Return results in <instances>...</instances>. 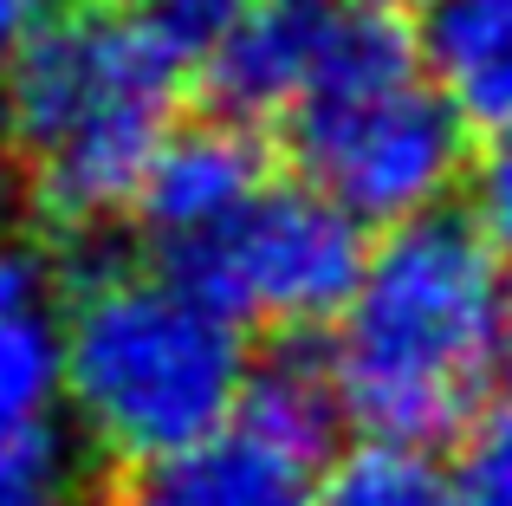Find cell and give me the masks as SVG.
Segmentation results:
<instances>
[{"label":"cell","mask_w":512,"mask_h":506,"mask_svg":"<svg viewBox=\"0 0 512 506\" xmlns=\"http://www.w3.org/2000/svg\"><path fill=\"white\" fill-rule=\"evenodd\" d=\"M454 487H461V506H512V403L467 435Z\"/></svg>","instance_id":"13"},{"label":"cell","mask_w":512,"mask_h":506,"mask_svg":"<svg viewBox=\"0 0 512 506\" xmlns=\"http://www.w3.org/2000/svg\"><path fill=\"white\" fill-rule=\"evenodd\" d=\"M318 506H461V487L422 442L363 435L325 468Z\"/></svg>","instance_id":"11"},{"label":"cell","mask_w":512,"mask_h":506,"mask_svg":"<svg viewBox=\"0 0 512 506\" xmlns=\"http://www.w3.org/2000/svg\"><path fill=\"white\" fill-rule=\"evenodd\" d=\"M312 7H376V0H312Z\"/></svg>","instance_id":"19"},{"label":"cell","mask_w":512,"mask_h":506,"mask_svg":"<svg viewBox=\"0 0 512 506\" xmlns=\"http://www.w3.org/2000/svg\"><path fill=\"white\" fill-rule=\"evenodd\" d=\"M182 72L130 7H65L26 26L0 91L33 202L65 228L137 215Z\"/></svg>","instance_id":"2"},{"label":"cell","mask_w":512,"mask_h":506,"mask_svg":"<svg viewBox=\"0 0 512 506\" xmlns=\"http://www.w3.org/2000/svg\"><path fill=\"white\" fill-rule=\"evenodd\" d=\"M415 52L467 124H512V0H422Z\"/></svg>","instance_id":"10"},{"label":"cell","mask_w":512,"mask_h":506,"mask_svg":"<svg viewBox=\"0 0 512 506\" xmlns=\"http://www.w3.org/2000/svg\"><path fill=\"white\" fill-rule=\"evenodd\" d=\"M318 448L273 435L266 422L234 416L221 435L182 455L143 461L124 481V506H318Z\"/></svg>","instance_id":"6"},{"label":"cell","mask_w":512,"mask_h":506,"mask_svg":"<svg viewBox=\"0 0 512 506\" xmlns=\"http://www.w3.org/2000/svg\"><path fill=\"white\" fill-rule=\"evenodd\" d=\"M493 383H500L506 403H512V305H506V325H500V357H493Z\"/></svg>","instance_id":"17"},{"label":"cell","mask_w":512,"mask_h":506,"mask_svg":"<svg viewBox=\"0 0 512 506\" xmlns=\"http://www.w3.org/2000/svg\"><path fill=\"white\" fill-rule=\"evenodd\" d=\"M331 33H338V7H312V0H273L253 7L234 26L221 52L208 59V85L227 117H286L325 72Z\"/></svg>","instance_id":"8"},{"label":"cell","mask_w":512,"mask_h":506,"mask_svg":"<svg viewBox=\"0 0 512 506\" xmlns=\"http://www.w3.org/2000/svg\"><path fill=\"white\" fill-rule=\"evenodd\" d=\"M0 247H13V241H7V202H0Z\"/></svg>","instance_id":"20"},{"label":"cell","mask_w":512,"mask_h":506,"mask_svg":"<svg viewBox=\"0 0 512 506\" xmlns=\"http://www.w3.org/2000/svg\"><path fill=\"white\" fill-rule=\"evenodd\" d=\"M26 26H33V0H0V46H20Z\"/></svg>","instance_id":"16"},{"label":"cell","mask_w":512,"mask_h":506,"mask_svg":"<svg viewBox=\"0 0 512 506\" xmlns=\"http://www.w3.org/2000/svg\"><path fill=\"white\" fill-rule=\"evenodd\" d=\"M363 260V221H350L312 182H266L234 221L169 253L175 273L227 318L279 331L338 318L363 279Z\"/></svg>","instance_id":"5"},{"label":"cell","mask_w":512,"mask_h":506,"mask_svg":"<svg viewBox=\"0 0 512 506\" xmlns=\"http://www.w3.org/2000/svg\"><path fill=\"white\" fill-rule=\"evenodd\" d=\"M260 189H266L260 137H253L247 117L221 111V117H201V124H175L163 137L150 176H143L137 215L169 253H182L188 241L234 221Z\"/></svg>","instance_id":"7"},{"label":"cell","mask_w":512,"mask_h":506,"mask_svg":"<svg viewBox=\"0 0 512 506\" xmlns=\"http://www.w3.org/2000/svg\"><path fill=\"white\" fill-rule=\"evenodd\" d=\"M13 143V124H7V91H0V150Z\"/></svg>","instance_id":"18"},{"label":"cell","mask_w":512,"mask_h":506,"mask_svg":"<svg viewBox=\"0 0 512 506\" xmlns=\"http://www.w3.org/2000/svg\"><path fill=\"white\" fill-rule=\"evenodd\" d=\"M59 494V448L52 429L0 442V506H52Z\"/></svg>","instance_id":"14"},{"label":"cell","mask_w":512,"mask_h":506,"mask_svg":"<svg viewBox=\"0 0 512 506\" xmlns=\"http://www.w3.org/2000/svg\"><path fill=\"white\" fill-rule=\"evenodd\" d=\"M65 396V318L52 312L46 266L0 247V442L39 435Z\"/></svg>","instance_id":"9"},{"label":"cell","mask_w":512,"mask_h":506,"mask_svg":"<svg viewBox=\"0 0 512 506\" xmlns=\"http://www.w3.org/2000/svg\"><path fill=\"white\" fill-rule=\"evenodd\" d=\"M182 65H208L253 13V0H124Z\"/></svg>","instance_id":"12"},{"label":"cell","mask_w":512,"mask_h":506,"mask_svg":"<svg viewBox=\"0 0 512 506\" xmlns=\"http://www.w3.org/2000/svg\"><path fill=\"white\" fill-rule=\"evenodd\" d=\"M253 383L247 331L175 266H104L65 312V403L111 461H163L221 435Z\"/></svg>","instance_id":"3"},{"label":"cell","mask_w":512,"mask_h":506,"mask_svg":"<svg viewBox=\"0 0 512 506\" xmlns=\"http://www.w3.org/2000/svg\"><path fill=\"white\" fill-rule=\"evenodd\" d=\"M474 221H480V234L512 260V124L493 130V143L474 163Z\"/></svg>","instance_id":"15"},{"label":"cell","mask_w":512,"mask_h":506,"mask_svg":"<svg viewBox=\"0 0 512 506\" xmlns=\"http://www.w3.org/2000/svg\"><path fill=\"white\" fill-rule=\"evenodd\" d=\"M305 182L363 228L441 215L467 176V117L383 7H338L325 72L286 111Z\"/></svg>","instance_id":"4"},{"label":"cell","mask_w":512,"mask_h":506,"mask_svg":"<svg viewBox=\"0 0 512 506\" xmlns=\"http://www.w3.org/2000/svg\"><path fill=\"white\" fill-rule=\"evenodd\" d=\"M500 260L480 221L461 215L402 221L370 247L325 357L357 429L428 448L474 416L512 305Z\"/></svg>","instance_id":"1"}]
</instances>
